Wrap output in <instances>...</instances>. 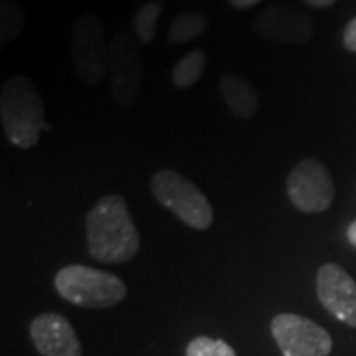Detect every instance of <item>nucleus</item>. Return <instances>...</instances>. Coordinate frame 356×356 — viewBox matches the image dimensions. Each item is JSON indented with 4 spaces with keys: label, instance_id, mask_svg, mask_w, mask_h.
Listing matches in <instances>:
<instances>
[{
    "label": "nucleus",
    "instance_id": "f257e3e1",
    "mask_svg": "<svg viewBox=\"0 0 356 356\" xmlns=\"http://www.w3.org/2000/svg\"><path fill=\"white\" fill-rule=\"evenodd\" d=\"M89 255L102 264H127L139 254L140 236L123 196L107 194L86 218Z\"/></svg>",
    "mask_w": 356,
    "mask_h": 356
},
{
    "label": "nucleus",
    "instance_id": "f03ea898",
    "mask_svg": "<svg viewBox=\"0 0 356 356\" xmlns=\"http://www.w3.org/2000/svg\"><path fill=\"white\" fill-rule=\"evenodd\" d=\"M0 121L6 139L18 149H32L46 123L44 102L34 81L26 76L8 77L0 89Z\"/></svg>",
    "mask_w": 356,
    "mask_h": 356
},
{
    "label": "nucleus",
    "instance_id": "7ed1b4c3",
    "mask_svg": "<svg viewBox=\"0 0 356 356\" xmlns=\"http://www.w3.org/2000/svg\"><path fill=\"white\" fill-rule=\"evenodd\" d=\"M54 287L65 301L83 309H109L127 295V285L121 277L79 264L62 267L56 273Z\"/></svg>",
    "mask_w": 356,
    "mask_h": 356
},
{
    "label": "nucleus",
    "instance_id": "20e7f679",
    "mask_svg": "<svg viewBox=\"0 0 356 356\" xmlns=\"http://www.w3.org/2000/svg\"><path fill=\"white\" fill-rule=\"evenodd\" d=\"M154 200L194 229H208L214 222V210L204 192L177 170L163 168L151 180Z\"/></svg>",
    "mask_w": 356,
    "mask_h": 356
},
{
    "label": "nucleus",
    "instance_id": "39448f33",
    "mask_svg": "<svg viewBox=\"0 0 356 356\" xmlns=\"http://www.w3.org/2000/svg\"><path fill=\"white\" fill-rule=\"evenodd\" d=\"M72 62L77 77L88 86H99L109 76V46L95 14H81L72 26Z\"/></svg>",
    "mask_w": 356,
    "mask_h": 356
},
{
    "label": "nucleus",
    "instance_id": "423d86ee",
    "mask_svg": "<svg viewBox=\"0 0 356 356\" xmlns=\"http://www.w3.org/2000/svg\"><path fill=\"white\" fill-rule=\"evenodd\" d=\"M287 194L299 212L321 214L334 200L331 172L317 159H303L287 177Z\"/></svg>",
    "mask_w": 356,
    "mask_h": 356
},
{
    "label": "nucleus",
    "instance_id": "0eeeda50",
    "mask_svg": "<svg viewBox=\"0 0 356 356\" xmlns=\"http://www.w3.org/2000/svg\"><path fill=\"white\" fill-rule=\"evenodd\" d=\"M143 51L127 34H117L109 44V86L115 102L135 105L143 88Z\"/></svg>",
    "mask_w": 356,
    "mask_h": 356
},
{
    "label": "nucleus",
    "instance_id": "6e6552de",
    "mask_svg": "<svg viewBox=\"0 0 356 356\" xmlns=\"http://www.w3.org/2000/svg\"><path fill=\"white\" fill-rule=\"evenodd\" d=\"M271 334L283 356H329L332 339L311 318L281 313L271 321Z\"/></svg>",
    "mask_w": 356,
    "mask_h": 356
},
{
    "label": "nucleus",
    "instance_id": "1a4fd4ad",
    "mask_svg": "<svg viewBox=\"0 0 356 356\" xmlns=\"http://www.w3.org/2000/svg\"><path fill=\"white\" fill-rule=\"evenodd\" d=\"M254 28L261 38L285 46H305L315 36L311 16L287 6L266 8L255 18Z\"/></svg>",
    "mask_w": 356,
    "mask_h": 356
},
{
    "label": "nucleus",
    "instance_id": "9d476101",
    "mask_svg": "<svg viewBox=\"0 0 356 356\" xmlns=\"http://www.w3.org/2000/svg\"><path fill=\"white\" fill-rule=\"evenodd\" d=\"M317 297L332 317L356 329V281L337 264L317 271Z\"/></svg>",
    "mask_w": 356,
    "mask_h": 356
},
{
    "label": "nucleus",
    "instance_id": "9b49d317",
    "mask_svg": "<svg viewBox=\"0 0 356 356\" xmlns=\"http://www.w3.org/2000/svg\"><path fill=\"white\" fill-rule=\"evenodd\" d=\"M30 337L42 356H81V344L70 321L58 313H44L30 323Z\"/></svg>",
    "mask_w": 356,
    "mask_h": 356
},
{
    "label": "nucleus",
    "instance_id": "f8f14e48",
    "mask_svg": "<svg viewBox=\"0 0 356 356\" xmlns=\"http://www.w3.org/2000/svg\"><path fill=\"white\" fill-rule=\"evenodd\" d=\"M220 97L236 119H254L259 109V95L255 88L238 74H224L218 81Z\"/></svg>",
    "mask_w": 356,
    "mask_h": 356
},
{
    "label": "nucleus",
    "instance_id": "ddd939ff",
    "mask_svg": "<svg viewBox=\"0 0 356 356\" xmlns=\"http://www.w3.org/2000/svg\"><path fill=\"white\" fill-rule=\"evenodd\" d=\"M208 65V54L202 48L188 51L177 62V65L170 72V83L177 89H191L200 81L204 76V70Z\"/></svg>",
    "mask_w": 356,
    "mask_h": 356
},
{
    "label": "nucleus",
    "instance_id": "4468645a",
    "mask_svg": "<svg viewBox=\"0 0 356 356\" xmlns=\"http://www.w3.org/2000/svg\"><path fill=\"white\" fill-rule=\"evenodd\" d=\"M208 16L198 10H191V13L178 14L177 18L170 22L168 26V32H166V40L175 46L180 44H188L192 40L200 38L204 32L208 30Z\"/></svg>",
    "mask_w": 356,
    "mask_h": 356
},
{
    "label": "nucleus",
    "instance_id": "2eb2a0df",
    "mask_svg": "<svg viewBox=\"0 0 356 356\" xmlns=\"http://www.w3.org/2000/svg\"><path fill=\"white\" fill-rule=\"evenodd\" d=\"M163 14V2L161 0H147L139 10L135 13L133 18V30H135V38L139 44H151L156 38V30H159V20Z\"/></svg>",
    "mask_w": 356,
    "mask_h": 356
},
{
    "label": "nucleus",
    "instance_id": "dca6fc26",
    "mask_svg": "<svg viewBox=\"0 0 356 356\" xmlns=\"http://www.w3.org/2000/svg\"><path fill=\"white\" fill-rule=\"evenodd\" d=\"M26 28L24 10L14 0L0 2V42L8 44L18 38Z\"/></svg>",
    "mask_w": 356,
    "mask_h": 356
},
{
    "label": "nucleus",
    "instance_id": "f3484780",
    "mask_svg": "<svg viewBox=\"0 0 356 356\" xmlns=\"http://www.w3.org/2000/svg\"><path fill=\"white\" fill-rule=\"evenodd\" d=\"M186 356H236V350L222 339L196 337L186 346Z\"/></svg>",
    "mask_w": 356,
    "mask_h": 356
},
{
    "label": "nucleus",
    "instance_id": "a211bd4d",
    "mask_svg": "<svg viewBox=\"0 0 356 356\" xmlns=\"http://www.w3.org/2000/svg\"><path fill=\"white\" fill-rule=\"evenodd\" d=\"M343 44L348 51H356V16L344 28Z\"/></svg>",
    "mask_w": 356,
    "mask_h": 356
},
{
    "label": "nucleus",
    "instance_id": "6ab92c4d",
    "mask_svg": "<svg viewBox=\"0 0 356 356\" xmlns=\"http://www.w3.org/2000/svg\"><path fill=\"white\" fill-rule=\"evenodd\" d=\"M261 0H228V4L232 8H236V10H248V8H254L257 6Z\"/></svg>",
    "mask_w": 356,
    "mask_h": 356
},
{
    "label": "nucleus",
    "instance_id": "aec40b11",
    "mask_svg": "<svg viewBox=\"0 0 356 356\" xmlns=\"http://www.w3.org/2000/svg\"><path fill=\"white\" fill-rule=\"evenodd\" d=\"M303 2L313 6V8H331L337 4V0H303Z\"/></svg>",
    "mask_w": 356,
    "mask_h": 356
},
{
    "label": "nucleus",
    "instance_id": "412c9836",
    "mask_svg": "<svg viewBox=\"0 0 356 356\" xmlns=\"http://www.w3.org/2000/svg\"><path fill=\"white\" fill-rule=\"evenodd\" d=\"M346 238H348V242L356 248V220L346 228Z\"/></svg>",
    "mask_w": 356,
    "mask_h": 356
}]
</instances>
